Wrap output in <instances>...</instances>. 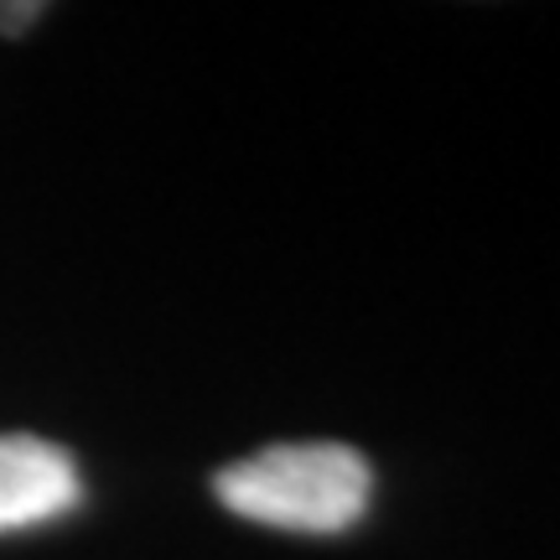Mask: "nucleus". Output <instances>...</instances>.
<instances>
[{"instance_id": "f257e3e1", "label": "nucleus", "mask_w": 560, "mask_h": 560, "mask_svg": "<svg viewBox=\"0 0 560 560\" xmlns=\"http://www.w3.org/2000/svg\"><path fill=\"white\" fill-rule=\"evenodd\" d=\"M374 472L363 452L342 441H285L255 457L223 467L213 478L223 509L249 524L301 529V535H338L363 520Z\"/></svg>"}, {"instance_id": "f03ea898", "label": "nucleus", "mask_w": 560, "mask_h": 560, "mask_svg": "<svg viewBox=\"0 0 560 560\" xmlns=\"http://www.w3.org/2000/svg\"><path fill=\"white\" fill-rule=\"evenodd\" d=\"M79 503V467L52 441L32 431L0 436V535L58 520Z\"/></svg>"}, {"instance_id": "7ed1b4c3", "label": "nucleus", "mask_w": 560, "mask_h": 560, "mask_svg": "<svg viewBox=\"0 0 560 560\" xmlns=\"http://www.w3.org/2000/svg\"><path fill=\"white\" fill-rule=\"evenodd\" d=\"M37 16H42V5H0V32H5V37H11V32H26Z\"/></svg>"}]
</instances>
